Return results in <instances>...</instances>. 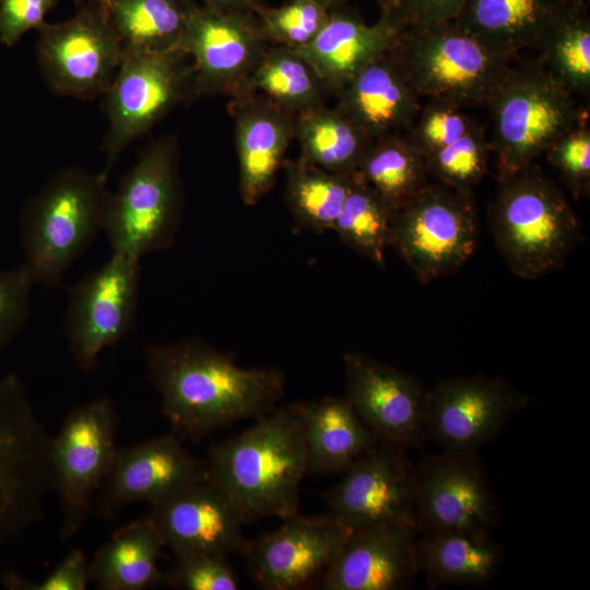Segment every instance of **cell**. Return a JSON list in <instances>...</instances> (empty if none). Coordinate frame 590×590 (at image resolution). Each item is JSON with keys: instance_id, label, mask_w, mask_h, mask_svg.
<instances>
[{"instance_id": "obj_26", "label": "cell", "mask_w": 590, "mask_h": 590, "mask_svg": "<svg viewBox=\"0 0 590 590\" xmlns=\"http://www.w3.org/2000/svg\"><path fill=\"white\" fill-rule=\"evenodd\" d=\"M415 559L432 589L483 586L498 573L504 550L491 531H438L417 534Z\"/></svg>"}, {"instance_id": "obj_38", "label": "cell", "mask_w": 590, "mask_h": 590, "mask_svg": "<svg viewBox=\"0 0 590 590\" xmlns=\"http://www.w3.org/2000/svg\"><path fill=\"white\" fill-rule=\"evenodd\" d=\"M330 13L315 0H288L279 7L262 4L256 17L270 45L298 50L316 38Z\"/></svg>"}, {"instance_id": "obj_2", "label": "cell", "mask_w": 590, "mask_h": 590, "mask_svg": "<svg viewBox=\"0 0 590 590\" xmlns=\"http://www.w3.org/2000/svg\"><path fill=\"white\" fill-rule=\"evenodd\" d=\"M209 480L240 509L247 522L282 520L298 512L307 472L299 402L275 408L239 435L211 447Z\"/></svg>"}, {"instance_id": "obj_18", "label": "cell", "mask_w": 590, "mask_h": 590, "mask_svg": "<svg viewBox=\"0 0 590 590\" xmlns=\"http://www.w3.org/2000/svg\"><path fill=\"white\" fill-rule=\"evenodd\" d=\"M181 440L170 433L118 448L95 497V514L113 519L130 504L153 506L206 480V462L193 458Z\"/></svg>"}, {"instance_id": "obj_10", "label": "cell", "mask_w": 590, "mask_h": 590, "mask_svg": "<svg viewBox=\"0 0 590 590\" xmlns=\"http://www.w3.org/2000/svg\"><path fill=\"white\" fill-rule=\"evenodd\" d=\"M477 236L473 191L426 182L394 211L390 246L427 284L458 272L473 255Z\"/></svg>"}, {"instance_id": "obj_37", "label": "cell", "mask_w": 590, "mask_h": 590, "mask_svg": "<svg viewBox=\"0 0 590 590\" xmlns=\"http://www.w3.org/2000/svg\"><path fill=\"white\" fill-rule=\"evenodd\" d=\"M491 146L476 122L457 141L425 156L429 177L447 186L473 191L486 173Z\"/></svg>"}, {"instance_id": "obj_34", "label": "cell", "mask_w": 590, "mask_h": 590, "mask_svg": "<svg viewBox=\"0 0 590 590\" xmlns=\"http://www.w3.org/2000/svg\"><path fill=\"white\" fill-rule=\"evenodd\" d=\"M547 72L569 93L590 95V15L588 7L560 4L538 46Z\"/></svg>"}, {"instance_id": "obj_31", "label": "cell", "mask_w": 590, "mask_h": 590, "mask_svg": "<svg viewBox=\"0 0 590 590\" xmlns=\"http://www.w3.org/2000/svg\"><path fill=\"white\" fill-rule=\"evenodd\" d=\"M114 25L123 48L146 52L181 50L193 0H95Z\"/></svg>"}, {"instance_id": "obj_39", "label": "cell", "mask_w": 590, "mask_h": 590, "mask_svg": "<svg viewBox=\"0 0 590 590\" xmlns=\"http://www.w3.org/2000/svg\"><path fill=\"white\" fill-rule=\"evenodd\" d=\"M474 123L463 108L442 99L426 98L405 135L424 156H427L457 141Z\"/></svg>"}, {"instance_id": "obj_35", "label": "cell", "mask_w": 590, "mask_h": 590, "mask_svg": "<svg viewBox=\"0 0 590 590\" xmlns=\"http://www.w3.org/2000/svg\"><path fill=\"white\" fill-rule=\"evenodd\" d=\"M285 201L298 225L322 233L333 228L354 175L327 172L300 160H285Z\"/></svg>"}, {"instance_id": "obj_32", "label": "cell", "mask_w": 590, "mask_h": 590, "mask_svg": "<svg viewBox=\"0 0 590 590\" xmlns=\"http://www.w3.org/2000/svg\"><path fill=\"white\" fill-rule=\"evenodd\" d=\"M249 90L296 116L324 106L330 94L300 52L278 45L268 46L251 75Z\"/></svg>"}, {"instance_id": "obj_24", "label": "cell", "mask_w": 590, "mask_h": 590, "mask_svg": "<svg viewBox=\"0 0 590 590\" xmlns=\"http://www.w3.org/2000/svg\"><path fill=\"white\" fill-rule=\"evenodd\" d=\"M239 166V190L246 205L260 201L273 187L295 139L296 115L259 93L229 102Z\"/></svg>"}, {"instance_id": "obj_8", "label": "cell", "mask_w": 590, "mask_h": 590, "mask_svg": "<svg viewBox=\"0 0 590 590\" xmlns=\"http://www.w3.org/2000/svg\"><path fill=\"white\" fill-rule=\"evenodd\" d=\"M52 437L22 381L0 379V545L39 522L54 492Z\"/></svg>"}, {"instance_id": "obj_46", "label": "cell", "mask_w": 590, "mask_h": 590, "mask_svg": "<svg viewBox=\"0 0 590 590\" xmlns=\"http://www.w3.org/2000/svg\"><path fill=\"white\" fill-rule=\"evenodd\" d=\"M203 7L220 12L255 14L264 4L261 0H202Z\"/></svg>"}, {"instance_id": "obj_13", "label": "cell", "mask_w": 590, "mask_h": 590, "mask_svg": "<svg viewBox=\"0 0 590 590\" xmlns=\"http://www.w3.org/2000/svg\"><path fill=\"white\" fill-rule=\"evenodd\" d=\"M413 521L417 534L491 531L500 509L477 450H445L413 467Z\"/></svg>"}, {"instance_id": "obj_36", "label": "cell", "mask_w": 590, "mask_h": 590, "mask_svg": "<svg viewBox=\"0 0 590 590\" xmlns=\"http://www.w3.org/2000/svg\"><path fill=\"white\" fill-rule=\"evenodd\" d=\"M393 211L354 174L351 189L332 231L355 252L379 267L390 246Z\"/></svg>"}, {"instance_id": "obj_47", "label": "cell", "mask_w": 590, "mask_h": 590, "mask_svg": "<svg viewBox=\"0 0 590 590\" xmlns=\"http://www.w3.org/2000/svg\"><path fill=\"white\" fill-rule=\"evenodd\" d=\"M329 12H333L349 4L352 0H315Z\"/></svg>"}, {"instance_id": "obj_15", "label": "cell", "mask_w": 590, "mask_h": 590, "mask_svg": "<svg viewBox=\"0 0 590 590\" xmlns=\"http://www.w3.org/2000/svg\"><path fill=\"white\" fill-rule=\"evenodd\" d=\"M530 402L502 377L442 379L426 390L425 439L445 450H479Z\"/></svg>"}, {"instance_id": "obj_16", "label": "cell", "mask_w": 590, "mask_h": 590, "mask_svg": "<svg viewBox=\"0 0 590 590\" xmlns=\"http://www.w3.org/2000/svg\"><path fill=\"white\" fill-rule=\"evenodd\" d=\"M270 44L255 14L197 5L180 45L191 59L198 96L250 93L251 75Z\"/></svg>"}, {"instance_id": "obj_6", "label": "cell", "mask_w": 590, "mask_h": 590, "mask_svg": "<svg viewBox=\"0 0 590 590\" xmlns=\"http://www.w3.org/2000/svg\"><path fill=\"white\" fill-rule=\"evenodd\" d=\"M487 107L488 142L499 177L534 164L556 140L589 119L588 109L578 105L539 58L512 67Z\"/></svg>"}, {"instance_id": "obj_19", "label": "cell", "mask_w": 590, "mask_h": 590, "mask_svg": "<svg viewBox=\"0 0 590 590\" xmlns=\"http://www.w3.org/2000/svg\"><path fill=\"white\" fill-rule=\"evenodd\" d=\"M408 449L378 441L355 460L324 495L329 514L351 530L382 523L415 528L412 508L414 464Z\"/></svg>"}, {"instance_id": "obj_42", "label": "cell", "mask_w": 590, "mask_h": 590, "mask_svg": "<svg viewBox=\"0 0 590 590\" xmlns=\"http://www.w3.org/2000/svg\"><path fill=\"white\" fill-rule=\"evenodd\" d=\"M33 285L34 282L23 267L0 271V350L27 323Z\"/></svg>"}, {"instance_id": "obj_17", "label": "cell", "mask_w": 590, "mask_h": 590, "mask_svg": "<svg viewBox=\"0 0 590 590\" xmlns=\"http://www.w3.org/2000/svg\"><path fill=\"white\" fill-rule=\"evenodd\" d=\"M352 530L330 515L296 512L274 531L247 540L241 553L256 585L264 590H298L322 577Z\"/></svg>"}, {"instance_id": "obj_29", "label": "cell", "mask_w": 590, "mask_h": 590, "mask_svg": "<svg viewBox=\"0 0 590 590\" xmlns=\"http://www.w3.org/2000/svg\"><path fill=\"white\" fill-rule=\"evenodd\" d=\"M164 545L145 517L120 528L96 552L90 577L101 590H145L165 585L157 560Z\"/></svg>"}, {"instance_id": "obj_48", "label": "cell", "mask_w": 590, "mask_h": 590, "mask_svg": "<svg viewBox=\"0 0 590 590\" xmlns=\"http://www.w3.org/2000/svg\"><path fill=\"white\" fill-rule=\"evenodd\" d=\"M560 4L574 8L589 7L590 0H557Z\"/></svg>"}, {"instance_id": "obj_1", "label": "cell", "mask_w": 590, "mask_h": 590, "mask_svg": "<svg viewBox=\"0 0 590 590\" xmlns=\"http://www.w3.org/2000/svg\"><path fill=\"white\" fill-rule=\"evenodd\" d=\"M144 361L162 414L181 439L205 436L276 408L285 375L276 367H241L198 339L146 344Z\"/></svg>"}, {"instance_id": "obj_30", "label": "cell", "mask_w": 590, "mask_h": 590, "mask_svg": "<svg viewBox=\"0 0 590 590\" xmlns=\"http://www.w3.org/2000/svg\"><path fill=\"white\" fill-rule=\"evenodd\" d=\"M295 139L304 163L340 175H354L371 139L337 105L296 116Z\"/></svg>"}, {"instance_id": "obj_27", "label": "cell", "mask_w": 590, "mask_h": 590, "mask_svg": "<svg viewBox=\"0 0 590 590\" xmlns=\"http://www.w3.org/2000/svg\"><path fill=\"white\" fill-rule=\"evenodd\" d=\"M559 7L557 0H464L453 21L511 60L526 48L538 49Z\"/></svg>"}, {"instance_id": "obj_45", "label": "cell", "mask_w": 590, "mask_h": 590, "mask_svg": "<svg viewBox=\"0 0 590 590\" xmlns=\"http://www.w3.org/2000/svg\"><path fill=\"white\" fill-rule=\"evenodd\" d=\"M387 2L403 27L453 20L464 0H378Z\"/></svg>"}, {"instance_id": "obj_40", "label": "cell", "mask_w": 590, "mask_h": 590, "mask_svg": "<svg viewBox=\"0 0 590 590\" xmlns=\"http://www.w3.org/2000/svg\"><path fill=\"white\" fill-rule=\"evenodd\" d=\"M175 562L165 574V585L184 590H237L239 582L225 556L174 552Z\"/></svg>"}, {"instance_id": "obj_5", "label": "cell", "mask_w": 590, "mask_h": 590, "mask_svg": "<svg viewBox=\"0 0 590 590\" xmlns=\"http://www.w3.org/2000/svg\"><path fill=\"white\" fill-rule=\"evenodd\" d=\"M391 54L421 99L487 107L511 71L453 20L404 27Z\"/></svg>"}, {"instance_id": "obj_20", "label": "cell", "mask_w": 590, "mask_h": 590, "mask_svg": "<svg viewBox=\"0 0 590 590\" xmlns=\"http://www.w3.org/2000/svg\"><path fill=\"white\" fill-rule=\"evenodd\" d=\"M346 399L378 441L405 449L425 439L426 390L413 375L363 352L344 354Z\"/></svg>"}, {"instance_id": "obj_4", "label": "cell", "mask_w": 590, "mask_h": 590, "mask_svg": "<svg viewBox=\"0 0 590 590\" xmlns=\"http://www.w3.org/2000/svg\"><path fill=\"white\" fill-rule=\"evenodd\" d=\"M107 178L82 167L54 173L25 203L20 221L22 267L34 284L61 285L63 274L102 231Z\"/></svg>"}, {"instance_id": "obj_21", "label": "cell", "mask_w": 590, "mask_h": 590, "mask_svg": "<svg viewBox=\"0 0 590 590\" xmlns=\"http://www.w3.org/2000/svg\"><path fill=\"white\" fill-rule=\"evenodd\" d=\"M146 517L174 552L227 557L241 553L247 542L245 516L209 477L153 505Z\"/></svg>"}, {"instance_id": "obj_50", "label": "cell", "mask_w": 590, "mask_h": 590, "mask_svg": "<svg viewBox=\"0 0 590 590\" xmlns=\"http://www.w3.org/2000/svg\"><path fill=\"white\" fill-rule=\"evenodd\" d=\"M376 1H378V0H376Z\"/></svg>"}, {"instance_id": "obj_28", "label": "cell", "mask_w": 590, "mask_h": 590, "mask_svg": "<svg viewBox=\"0 0 590 590\" xmlns=\"http://www.w3.org/2000/svg\"><path fill=\"white\" fill-rule=\"evenodd\" d=\"M307 472L343 473L378 444L346 397L299 402Z\"/></svg>"}, {"instance_id": "obj_11", "label": "cell", "mask_w": 590, "mask_h": 590, "mask_svg": "<svg viewBox=\"0 0 590 590\" xmlns=\"http://www.w3.org/2000/svg\"><path fill=\"white\" fill-rule=\"evenodd\" d=\"M119 415L107 397L73 408L52 437L54 492L61 506L60 541L73 538L93 511L118 449Z\"/></svg>"}, {"instance_id": "obj_22", "label": "cell", "mask_w": 590, "mask_h": 590, "mask_svg": "<svg viewBox=\"0 0 590 590\" xmlns=\"http://www.w3.org/2000/svg\"><path fill=\"white\" fill-rule=\"evenodd\" d=\"M416 529L382 523L352 530L337 558L319 580L322 590H404L418 574Z\"/></svg>"}, {"instance_id": "obj_12", "label": "cell", "mask_w": 590, "mask_h": 590, "mask_svg": "<svg viewBox=\"0 0 590 590\" xmlns=\"http://www.w3.org/2000/svg\"><path fill=\"white\" fill-rule=\"evenodd\" d=\"M76 13L39 31L36 56L43 79L58 96L90 101L110 86L123 45L104 8L82 2Z\"/></svg>"}, {"instance_id": "obj_49", "label": "cell", "mask_w": 590, "mask_h": 590, "mask_svg": "<svg viewBox=\"0 0 590 590\" xmlns=\"http://www.w3.org/2000/svg\"><path fill=\"white\" fill-rule=\"evenodd\" d=\"M76 8L83 2L82 0H72Z\"/></svg>"}, {"instance_id": "obj_7", "label": "cell", "mask_w": 590, "mask_h": 590, "mask_svg": "<svg viewBox=\"0 0 590 590\" xmlns=\"http://www.w3.org/2000/svg\"><path fill=\"white\" fill-rule=\"evenodd\" d=\"M178 158L175 135L154 139L110 190L103 232L113 252L141 260L173 243L181 212Z\"/></svg>"}, {"instance_id": "obj_9", "label": "cell", "mask_w": 590, "mask_h": 590, "mask_svg": "<svg viewBox=\"0 0 590 590\" xmlns=\"http://www.w3.org/2000/svg\"><path fill=\"white\" fill-rule=\"evenodd\" d=\"M198 97L191 61L182 50L146 52L123 48L116 75L102 96L107 131L101 174L108 178L122 151L174 108Z\"/></svg>"}, {"instance_id": "obj_23", "label": "cell", "mask_w": 590, "mask_h": 590, "mask_svg": "<svg viewBox=\"0 0 590 590\" xmlns=\"http://www.w3.org/2000/svg\"><path fill=\"white\" fill-rule=\"evenodd\" d=\"M377 3L379 16L375 23L368 24L345 5L331 12L316 38L297 50L311 63L330 94L334 95L363 68L396 46L404 27L387 2Z\"/></svg>"}, {"instance_id": "obj_25", "label": "cell", "mask_w": 590, "mask_h": 590, "mask_svg": "<svg viewBox=\"0 0 590 590\" xmlns=\"http://www.w3.org/2000/svg\"><path fill=\"white\" fill-rule=\"evenodd\" d=\"M334 96L337 106L371 139L406 134L422 107L391 50L363 68Z\"/></svg>"}, {"instance_id": "obj_3", "label": "cell", "mask_w": 590, "mask_h": 590, "mask_svg": "<svg viewBox=\"0 0 590 590\" xmlns=\"http://www.w3.org/2000/svg\"><path fill=\"white\" fill-rule=\"evenodd\" d=\"M498 179L488 217L497 249L511 272L535 280L559 270L580 236L564 191L535 164Z\"/></svg>"}, {"instance_id": "obj_33", "label": "cell", "mask_w": 590, "mask_h": 590, "mask_svg": "<svg viewBox=\"0 0 590 590\" xmlns=\"http://www.w3.org/2000/svg\"><path fill=\"white\" fill-rule=\"evenodd\" d=\"M355 174L393 212L428 182L429 177L425 156L405 134L374 139Z\"/></svg>"}, {"instance_id": "obj_44", "label": "cell", "mask_w": 590, "mask_h": 590, "mask_svg": "<svg viewBox=\"0 0 590 590\" xmlns=\"http://www.w3.org/2000/svg\"><path fill=\"white\" fill-rule=\"evenodd\" d=\"M57 0H0V42L11 47L31 30L39 31Z\"/></svg>"}, {"instance_id": "obj_14", "label": "cell", "mask_w": 590, "mask_h": 590, "mask_svg": "<svg viewBox=\"0 0 590 590\" xmlns=\"http://www.w3.org/2000/svg\"><path fill=\"white\" fill-rule=\"evenodd\" d=\"M140 273V259L113 252L68 287L63 332L82 370H94L99 354L134 329Z\"/></svg>"}, {"instance_id": "obj_41", "label": "cell", "mask_w": 590, "mask_h": 590, "mask_svg": "<svg viewBox=\"0 0 590 590\" xmlns=\"http://www.w3.org/2000/svg\"><path fill=\"white\" fill-rule=\"evenodd\" d=\"M546 161L559 174L564 186L577 199L590 193V126L589 119L556 140L544 153Z\"/></svg>"}, {"instance_id": "obj_43", "label": "cell", "mask_w": 590, "mask_h": 590, "mask_svg": "<svg viewBox=\"0 0 590 590\" xmlns=\"http://www.w3.org/2000/svg\"><path fill=\"white\" fill-rule=\"evenodd\" d=\"M90 577L85 553L75 547L44 579L30 580L13 573L3 577V585L12 590H84Z\"/></svg>"}]
</instances>
